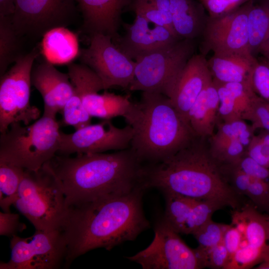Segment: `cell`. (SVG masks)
<instances>
[{
  "label": "cell",
  "mask_w": 269,
  "mask_h": 269,
  "mask_svg": "<svg viewBox=\"0 0 269 269\" xmlns=\"http://www.w3.org/2000/svg\"><path fill=\"white\" fill-rule=\"evenodd\" d=\"M165 200L164 220L178 234H184L196 199L163 193Z\"/></svg>",
  "instance_id": "f1b7e54d"
},
{
  "label": "cell",
  "mask_w": 269,
  "mask_h": 269,
  "mask_svg": "<svg viewBox=\"0 0 269 269\" xmlns=\"http://www.w3.org/2000/svg\"><path fill=\"white\" fill-rule=\"evenodd\" d=\"M257 60L253 55L213 54L207 60L213 81L220 83H241L251 85V78Z\"/></svg>",
  "instance_id": "44dd1931"
},
{
  "label": "cell",
  "mask_w": 269,
  "mask_h": 269,
  "mask_svg": "<svg viewBox=\"0 0 269 269\" xmlns=\"http://www.w3.org/2000/svg\"><path fill=\"white\" fill-rule=\"evenodd\" d=\"M132 6L135 13L142 15L154 25L168 29L178 36L173 27L171 16L159 10L147 0H134Z\"/></svg>",
  "instance_id": "d6a6232c"
},
{
  "label": "cell",
  "mask_w": 269,
  "mask_h": 269,
  "mask_svg": "<svg viewBox=\"0 0 269 269\" xmlns=\"http://www.w3.org/2000/svg\"><path fill=\"white\" fill-rule=\"evenodd\" d=\"M83 105L92 117L111 120L126 115L132 105L129 96L107 91L103 94L89 92L80 96Z\"/></svg>",
  "instance_id": "d4e9b609"
},
{
  "label": "cell",
  "mask_w": 269,
  "mask_h": 269,
  "mask_svg": "<svg viewBox=\"0 0 269 269\" xmlns=\"http://www.w3.org/2000/svg\"><path fill=\"white\" fill-rule=\"evenodd\" d=\"M11 124L0 136V161L36 170L57 153L60 132L55 117L43 115L33 123Z\"/></svg>",
  "instance_id": "8992f818"
},
{
  "label": "cell",
  "mask_w": 269,
  "mask_h": 269,
  "mask_svg": "<svg viewBox=\"0 0 269 269\" xmlns=\"http://www.w3.org/2000/svg\"><path fill=\"white\" fill-rule=\"evenodd\" d=\"M248 0H200L211 17L227 14L243 5Z\"/></svg>",
  "instance_id": "74e56055"
},
{
  "label": "cell",
  "mask_w": 269,
  "mask_h": 269,
  "mask_svg": "<svg viewBox=\"0 0 269 269\" xmlns=\"http://www.w3.org/2000/svg\"><path fill=\"white\" fill-rule=\"evenodd\" d=\"M154 237L144 250L127 258L143 269H199L203 266L189 248L162 217L155 223Z\"/></svg>",
  "instance_id": "30bf717a"
},
{
  "label": "cell",
  "mask_w": 269,
  "mask_h": 269,
  "mask_svg": "<svg viewBox=\"0 0 269 269\" xmlns=\"http://www.w3.org/2000/svg\"><path fill=\"white\" fill-rule=\"evenodd\" d=\"M261 130L253 136L247 154L261 165L269 168V132Z\"/></svg>",
  "instance_id": "d590c367"
},
{
  "label": "cell",
  "mask_w": 269,
  "mask_h": 269,
  "mask_svg": "<svg viewBox=\"0 0 269 269\" xmlns=\"http://www.w3.org/2000/svg\"><path fill=\"white\" fill-rule=\"evenodd\" d=\"M248 27L250 49L254 56L269 37V0H253L248 13Z\"/></svg>",
  "instance_id": "484cf974"
},
{
  "label": "cell",
  "mask_w": 269,
  "mask_h": 269,
  "mask_svg": "<svg viewBox=\"0 0 269 269\" xmlns=\"http://www.w3.org/2000/svg\"><path fill=\"white\" fill-rule=\"evenodd\" d=\"M15 0H0V17L10 16L14 11Z\"/></svg>",
  "instance_id": "7bdbcfd3"
},
{
  "label": "cell",
  "mask_w": 269,
  "mask_h": 269,
  "mask_svg": "<svg viewBox=\"0 0 269 269\" xmlns=\"http://www.w3.org/2000/svg\"><path fill=\"white\" fill-rule=\"evenodd\" d=\"M256 269H269V258L262 263L260 264Z\"/></svg>",
  "instance_id": "f6af8a7d"
},
{
  "label": "cell",
  "mask_w": 269,
  "mask_h": 269,
  "mask_svg": "<svg viewBox=\"0 0 269 269\" xmlns=\"http://www.w3.org/2000/svg\"><path fill=\"white\" fill-rule=\"evenodd\" d=\"M170 10L174 30L180 38L196 39L201 36L208 15L200 1L170 0Z\"/></svg>",
  "instance_id": "7402d4cb"
},
{
  "label": "cell",
  "mask_w": 269,
  "mask_h": 269,
  "mask_svg": "<svg viewBox=\"0 0 269 269\" xmlns=\"http://www.w3.org/2000/svg\"><path fill=\"white\" fill-rule=\"evenodd\" d=\"M219 98L212 80L199 95L190 108L186 121L195 136L208 139L219 122Z\"/></svg>",
  "instance_id": "d6986e66"
},
{
  "label": "cell",
  "mask_w": 269,
  "mask_h": 269,
  "mask_svg": "<svg viewBox=\"0 0 269 269\" xmlns=\"http://www.w3.org/2000/svg\"><path fill=\"white\" fill-rule=\"evenodd\" d=\"M35 230H61L68 206L59 180L47 163L25 169L13 205Z\"/></svg>",
  "instance_id": "5b68a950"
},
{
  "label": "cell",
  "mask_w": 269,
  "mask_h": 269,
  "mask_svg": "<svg viewBox=\"0 0 269 269\" xmlns=\"http://www.w3.org/2000/svg\"><path fill=\"white\" fill-rule=\"evenodd\" d=\"M81 10L83 27L89 36L102 33L114 41L120 36L118 31L124 9L131 0H75Z\"/></svg>",
  "instance_id": "ac0fdd59"
},
{
  "label": "cell",
  "mask_w": 269,
  "mask_h": 269,
  "mask_svg": "<svg viewBox=\"0 0 269 269\" xmlns=\"http://www.w3.org/2000/svg\"><path fill=\"white\" fill-rule=\"evenodd\" d=\"M21 37L15 31L10 16L0 17V75L8 66L23 54H21Z\"/></svg>",
  "instance_id": "4316f807"
},
{
  "label": "cell",
  "mask_w": 269,
  "mask_h": 269,
  "mask_svg": "<svg viewBox=\"0 0 269 269\" xmlns=\"http://www.w3.org/2000/svg\"><path fill=\"white\" fill-rule=\"evenodd\" d=\"M243 235L240 230L232 224L227 225L224 231L222 243L229 253L230 260L241 247Z\"/></svg>",
  "instance_id": "b9f144b4"
},
{
  "label": "cell",
  "mask_w": 269,
  "mask_h": 269,
  "mask_svg": "<svg viewBox=\"0 0 269 269\" xmlns=\"http://www.w3.org/2000/svg\"><path fill=\"white\" fill-rule=\"evenodd\" d=\"M40 51L47 62L54 65L69 64L78 57L80 49L77 35L66 27H58L42 37Z\"/></svg>",
  "instance_id": "cb8c5ba5"
},
{
  "label": "cell",
  "mask_w": 269,
  "mask_h": 269,
  "mask_svg": "<svg viewBox=\"0 0 269 269\" xmlns=\"http://www.w3.org/2000/svg\"><path fill=\"white\" fill-rule=\"evenodd\" d=\"M38 55L35 49L23 54L0 76V134L13 123L27 125L39 118V109L30 103L31 73Z\"/></svg>",
  "instance_id": "ba28073f"
},
{
  "label": "cell",
  "mask_w": 269,
  "mask_h": 269,
  "mask_svg": "<svg viewBox=\"0 0 269 269\" xmlns=\"http://www.w3.org/2000/svg\"><path fill=\"white\" fill-rule=\"evenodd\" d=\"M78 58L99 76L104 90L114 87L128 89L134 79L135 61L122 51L109 35H90L89 45L80 49Z\"/></svg>",
  "instance_id": "7c38bea8"
},
{
  "label": "cell",
  "mask_w": 269,
  "mask_h": 269,
  "mask_svg": "<svg viewBox=\"0 0 269 269\" xmlns=\"http://www.w3.org/2000/svg\"><path fill=\"white\" fill-rule=\"evenodd\" d=\"M31 82L43 98L44 115L56 117L58 113H61L75 92L68 74L61 72L46 61L33 65Z\"/></svg>",
  "instance_id": "2e32d148"
},
{
  "label": "cell",
  "mask_w": 269,
  "mask_h": 269,
  "mask_svg": "<svg viewBox=\"0 0 269 269\" xmlns=\"http://www.w3.org/2000/svg\"><path fill=\"white\" fill-rule=\"evenodd\" d=\"M10 258L0 269H55L66 266L67 247L61 230H35L28 238L13 236Z\"/></svg>",
  "instance_id": "9c48e42d"
},
{
  "label": "cell",
  "mask_w": 269,
  "mask_h": 269,
  "mask_svg": "<svg viewBox=\"0 0 269 269\" xmlns=\"http://www.w3.org/2000/svg\"><path fill=\"white\" fill-rule=\"evenodd\" d=\"M230 260L229 253L222 242L208 252L205 262V268L227 269Z\"/></svg>",
  "instance_id": "60d3db41"
},
{
  "label": "cell",
  "mask_w": 269,
  "mask_h": 269,
  "mask_svg": "<svg viewBox=\"0 0 269 269\" xmlns=\"http://www.w3.org/2000/svg\"><path fill=\"white\" fill-rule=\"evenodd\" d=\"M256 131L263 130L269 132V102L258 95L255 97L243 117Z\"/></svg>",
  "instance_id": "e575fe53"
},
{
  "label": "cell",
  "mask_w": 269,
  "mask_h": 269,
  "mask_svg": "<svg viewBox=\"0 0 269 269\" xmlns=\"http://www.w3.org/2000/svg\"><path fill=\"white\" fill-rule=\"evenodd\" d=\"M258 52L261 53L264 56L269 55V37L262 44Z\"/></svg>",
  "instance_id": "ee69618b"
},
{
  "label": "cell",
  "mask_w": 269,
  "mask_h": 269,
  "mask_svg": "<svg viewBox=\"0 0 269 269\" xmlns=\"http://www.w3.org/2000/svg\"><path fill=\"white\" fill-rule=\"evenodd\" d=\"M213 81L219 98V121L243 120L245 114L257 96L251 85L241 83H220Z\"/></svg>",
  "instance_id": "603a6c76"
},
{
  "label": "cell",
  "mask_w": 269,
  "mask_h": 269,
  "mask_svg": "<svg viewBox=\"0 0 269 269\" xmlns=\"http://www.w3.org/2000/svg\"><path fill=\"white\" fill-rule=\"evenodd\" d=\"M196 49V39H180L139 57L134 60V79L128 89L160 93L168 97Z\"/></svg>",
  "instance_id": "52a82bcc"
},
{
  "label": "cell",
  "mask_w": 269,
  "mask_h": 269,
  "mask_svg": "<svg viewBox=\"0 0 269 269\" xmlns=\"http://www.w3.org/2000/svg\"><path fill=\"white\" fill-rule=\"evenodd\" d=\"M133 133L130 125L119 128L111 120L90 124L71 134L61 131L57 154L69 155L75 153H98L126 149L131 147Z\"/></svg>",
  "instance_id": "5bb4252c"
},
{
  "label": "cell",
  "mask_w": 269,
  "mask_h": 269,
  "mask_svg": "<svg viewBox=\"0 0 269 269\" xmlns=\"http://www.w3.org/2000/svg\"><path fill=\"white\" fill-rule=\"evenodd\" d=\"M75 0H15L10 18L21 38L39 39L49 30L66 27L74 20Z\"/></svg>",
  "instance_id": "8fae6325"
},
{
  "label": "cell",
  "mask_w": 269,
  "mask_h": 269,
  "mask_svg": "<svg viewBox=\"0 0 269 269\" xmlns=\"http://www.w3.org/2000/svg\"><path fill=\"white\" fill-rule=\"evenodd\" d=\"M232 225L242 232L243 241L252 248L269 253V215H263L251 203L234 210Z\"/></svg>",
  "instance_id": "ffe728a7"
},
{
  "label": "cell",
  "mask_w": 269,
  "mask_h": 269,
  "mask_svg": "<svg viewBox=\"0 0 269 269\" xmlns=\"http://www.w3.org/2000/svg\"><path fill=\"white\" fill-rule=\"evenodd\" d=\"M124 118L134 132L130 148L144 164L168 158L196 137L170 99L160 93L142 92Z\"/></svg>",
  "instance_id": "277c9868"
},
{
  "label": "cell",
  "mask_w": 269,
  "mask_h": 269,
  "mask_svg": "<svg viewBox=\"0 0 269 269\" xmlns=\"http://www.w3.org/2000/svg\"><path fill=\"white\" fill-rule=\"evenodd\" d=\"M143 185L198 200L217 202L233 210L245 204L224 178L220 164L210 154L208 139L195 137L168 158L145 164Z\"/></svg>",
  "instance_id": "3957f363"
},
{
  "label": "cell",
  "mask_w": 269,
  "mask_h": 269,
  "mask_svg": "<svg viewBox=\"0 0 269 269\" xmlns=\"http://www.w3.org/2000/svg\"><path fill=\"white\" fill-rule=\"evenodd\" d=\"M230 165L252 177L269 180V168L261 165L247 153L236 162Z\"/></svg>",
  "instance_id": "f35d334b"
},
{
  "label": "cell",
  "mask_w": 269,
  "mask_h": 269,
  "mask_svg": "<svg viewBox=\"0 0 269 269\" xmlns=\"http://www.w3.org/2000/svg\"><path fill=\"white\" fill-rule=\"evenodd\" d=\"M253 0H248L223 16L208 18L200 36L201 53L253 55L249 45L248 13Z\"/></svg>",
  "instance_id": "4fadbf2b"
},
{
  "label": "cell",
  "mask_w": 269,
  "mask_h": 269,
  "mask_svg": "<svg viewBox=\"0 0 269 269\" xmlns=\"http://www.w3.org/2000/svg\"><path fill=\"white\" fill-rule=\"evenodd\" d=\"M26 226L19 221L18 214L0 212V235L11 237L25 229Z\"/></svg>",
  "instance_id": "ab89813d"
},
{
  "label": "cell",
  "mask_w": 269,
  "mask_h": 269,
  "mask_svg": "<svg viewBox=\"0 0 269 269\" xmlns=\"http://www.w3.org/2000/svg\"><path fill=\"white\" fill-rule=\"evenodd\" d=\"M25 169L0 161V206L2 211L10 212L17 196Z\"/></svg>",
  "instance_id": "83f0119b"
},
{
  "label": "cell",
  "mask_w": 269,
  "mask_h": 269,
  "mask_svg": "<svg viewBox=\"0 0 269 269\" xmlns=\"http://www.w3.org/2000/svg\"><path fill=\"white\" fill-rule=\"evenodd\" d=\"M146 189L106 197L68 206L62 227L67 247L66 265L97 248L110 251L134 240L150 227L142 207Z\"/></svg>",
  "instance_id": "6da1fadb"
},
{
  "label": "cell",
  "mask_w": 269,
  "mask_h": 269,
  "mask_svg": "<svg viewBox=\"0 0 269 269\" xmlns=\"http://www.w3.org/2000/svg\"><path fill=\"white\" fill-rule=\"evenodd\" d=\"M224 207L215 201L196 199L186 223L184 234L193 235L211 219L215 211Z\"/></svg>",
  "instance_id": "1f68e13d"
},
{
  "label": "cell",
  "mask_w": 269,
  "mask_h": 269,
  "mask_svg": "<svg viewBox=\"0 0 269 269\" xmlns=\"http://www.w3.org/2000/svg\"><path fill=\"white\" fill-rule=\"evenodd\" d=\"M265 56V59H264V61H265L268 64H269V55H267V56Z\"/></svg>",
  "instance_id": "bcb514c9"
},
{
  "label": "cell",
  "mask_w": 269,
  "mask_h": 269,
  "mask_svg": "<svg viewBox=\"0 0 269 269\" xmlns=\"http://www.w3.org/2000/svg\"><path fill=\"white\" fill-rule=\"evenodd\" d=\"M125 32L114 41L118 47L132 59L180 39L168 29L154 25L142 15L135 13L132 24H124Z\"/></svg>",
  "instance_id": "9a60e30c"
},
{
  "label": "cell",
  "mask_w": 269,
  "mask_h": 269,
  "mask_svg": "<svg viewBox=\"0 0 269 269\" xmlns=\"http://www.w3.org/2000/svg\"><path fill=\"white\" fill-rule=\"evenodd\" d=\"M226 224L215 222L211 219L192 235L197 240L198 246L194 249L203 268L208 252L222 242Z\"/></svg>",
  "instance_id": "f546056e"
},
{
  "label": "cell",
  "mask_w": 269,
  "mask_h": 269,
  "mask_svg": "<svg viewBox=\"0 0 269 269\" xmlns=\"http://www.w3.org/2000/svg\"><path fill=\"white\" fill-rule=\"evenodd\" d=\"M61 114L62 119L59 122L60 126H70L78 130L91 124L92 117L75 90L74 94L65 104Z\"/></svg>",
  "instance_id": "4dcf8cb0"
},
{
  "label": "cell",
  "mask_w": 269,
  "mask_h": 269,
  "mask_svg": "<svg viewBox=\"0 0 269 269\" xmlns=\"http://www.w3.org/2000/svg\"><path fill=\"white\" fill-rule=\"evenodd\" d=\"M250 176L245 197L258 210L267 212L269 215V180Z\"/></svg>",
  "instance_id": "836d02e7"
},
{
  "label": "cell",
  "mask_w": 269,
  "mask_h": 269,
  "mask_svg": "<svg viewBox=\"0 0 269 269\" xmlns=\"http://www.w3.org/2000/svg\"><path fill=\"white\" fill-rule=\"evenodd\" d=\"M212 80L205 56L195 53L181 72L168 96L186 121L197 98Z\"/></svg>",
  "instance_id": "e0dca14e"
},
{
  "label": "cell",
  "mask_w": 269,
  "mask_h": 269,
  "mask_svg": "<svg viewBox=\"0 0 269 269\" xmlns=\"http://www.w3.org/2000/svg\"><path fill=\"white\" fill-rule=\"evenodd\" d=\"M47 163L61 183L68 206L145 189L144 164L131 148L74 157L56 154Z\"/></svg>",
  "instance_id": "7a4b0ae2"
},
{
  "label": "cell",
  "mask_w": 269,
  "mask_h": 269,
  "mask_svg": "<svg viewBox=\"0 0 269 269\" xmlns=\"http://www.w3.org/2000/svg\"><path fill=\"white\" fill-rule=\"evenodd\" d=\"M251 86L254 92L269 102V64L265 61L257 60L254 66Z\"/></svg>",
  "instance_id": "8d00e7d4"
}]
</instances>
